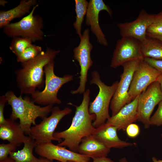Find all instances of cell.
I'll return each mask as SVG.
<instances>
[{
    "label": "cell",
    "mask_w": 162,
    "mask_h": 162,
    "mask_svg": "<svg viewBox=\"0 0 162 162\" xmlns=\"http://www.w3.org/2000/svg\"><path fill=\"white\" fill-rule=\"evenodd\" d=\"M155 16L154 14L141 10L134 21L117 24L120 35L122 37L132 38L141 43L144 42L147 37V30L153 22Z\"/></svg>",
    "instance_id": "obj_14"
},
{
    "label": "cell",
    "mask_w": 162,
    "mask_h": 162,
    "mask_svg": "<svg viewBox=\"0 0 162 162\" xmlns=\"http://www.w3.org/2000/svg\"><path fill=\"white\" fill-rule=\"evenodd\" d=\"M54 63L53 60L44 68L45 87L42 91L36 90L31 94L32 100L34 103L44 106L62 103L58 98V92L63 85L72 81L74 76L70 74L65 75L62 77L56 75L54 71Z\"/></svg>",
    "instance_id": "obj_5"
},
{
    "label": "cell",
    "mask_w": 162,
    "mask_h": 162,
    "mask_svg": "<svg viewBox=\"0 0 162 162\" xmlns=\"http://www.w3.org/2000/svg\"><path fill=\"white\" fill-rule=\"evenodd\" d=\"M162 101V91L157 81L151 84L138 96V121L146 129L150 126L151 115L155 106Z\"/></svg>",
    "instance_id": "obj_10"
},
{
    "label": "cell",
    "mask_w": 162,
    "mask_h": 162,
    "mask_svg": "<svg viewBox=\"0 0 162 162\" xmlns=\"http://www.w3.org/2000/svg\"><path fill=\"white\" fill-rule=\"evenodd\" d=\"M150 125L160 126L162 125V101L158 104V108L150 118Z\"/></svg>",
    "instance_id": "obj_28"
},
{
    "label": "cell",
    "mask_w": 162,
    "mask_h": 162,
    "mask_svg": "<svg viewBox=\"0 0 162 162\" xmlns=\"http://www.w3.org/2000/svg\"><path fill=\"white\" fill-rule=\"evenodd\" d=\"M72 112V109L68 107L61 110L58 106L53 107L49 117L43 119L39 124L31 127L29 136L34 139L37 144L52 140L61 142L62 141L54 137L55 130L61 120Z\"/></svg>",
    "instance_id": "obj_7"
},
{
    "label": "cell",
    "mask_w": 162,
    "mask_h": 162,
    "mask_svg": "<svg viewBox=\"0 0 162 162\" xmlns=\"http://www.w3.org/2000/svg\"><path fill=\"white\" fill-rule=\"evenodd\" d=\"M60 52L47 47L34 58L21 63L22 68L15 71L16 81L21 95L32 94L42 88L45 82L44 79L45 66L54 60Z\"/></svg>",
    "instance_id": "obj_2"
},
{
    "label": "cell",
    "mask_w": 162,
    "mask_h": 162,
    "mask_svg": "<svg viewBox=\"0 0 162 162\" xmlns=\"http://www.w3.org/2000/svg\"><path fill=\"white\" fill-rule=\"evenodd\" d=\"M7 102L4 95L0 97V124L4 123L6 121L4 116V110L5 103Z\"/></svg>",
    "instance_id": "obj_31"
},
{
    "label": "cell",
    "mask_w": 162,
    "mask_h": 162,
    "mask_svg": "<svg viewBox=\"0 0 162 162\" xmlns=\"http://www.w3.org/2000/svg\"><path fill=\"white\" fill-rule=\"evenodd\" d=\"M153 162H162V160H158L157 158L154 157H153L152 158Z\"/></svg>",
    "instance_id": "obj_36"
},
{
    "label": "cell",
    "mask_w": 162,
    "mask_h": 162,
    "mask_svg": "<svg viewBox=\"0 0 162 162\" xmlns=\"http://www.w3.org/2000/svg\"><path fill=\"white\" fill-rule=\"evenodd\" d=\"M8 3L7 1L4 0H1L0 1V5L2 6H5L6 4Z\"/></svg>",
    "instance_id": "obj_37"
},
{
    "label": "cell",
    "mask_w": 162,
    "mask_h": 162,
    "mask_svg": "<svg viewBox=\"0 0 162 162\" xmlns=\"http://www.w3.org/2000/svg\"><path fill=\"white\" fill-rule=\"evenodd\" d=\"M34 151L40 157L59 162H88L90 159L88 157L68 150L65 147L56 145L52 142L37 144Z\"/></svg>",
    "instance_id": "obj_13"
},
{
    "label": "cell",
    "mask_w": 162,
    "mask_h": 162,
    "mask_svg": "<svg viewBox=\"0 0 162 162\" xmlns=\"http://www.w3.org/2000/svg\"><path fill=\"white\" fill-rule=\"evenodd\" d=\"M110 149L105 146L93 134L82 140L78 149V153L92 159L107 157Z\"/></svg>",
    "instance_id": "obj_18"
},
{
    "label": "cell",
    "mask_w": 162,
    "mask_h": 162,
    "mask_svg": "<svg viewBox=\"0 0 162 162\" xmlns=\"http://www.w3.org/2000/svg\"><path fill=\"white\" fill-rule=\"evenodd\" d=\"M30 39L22 37L13 38L9 47L10 49L17 57L32 44Z\"/></svg>",
    "instance_id": "obj_24"
},
{
    "label": "cell",
    "mask_w": 162,
    "mask_h": 162,
    "mask_svg": "<svg viewBox=\"0 0 162 162\" xmlns=\"http://www.w3.org/2000/svg\"><path fill=\"white\" fill-rule=\"evenodd\" d=\"M117 128L105 123L95 128L93 134L109 148H122L132 146L133 143L121 140L118 137Z\"/></svg>",
    "instance_id": "obj_17"
},
{
    "label": "cell",
    "mask_w": 162,
    "mask_h": 162,
    "mask_svg": "<svg viewBox=\"0 0 162 162\" xmlns=\"http://www.w3.org/2000/svg\"><path fill=\"white\" fill-rule=\"evenodd\" d=\"M156 81L159 82L161 89L162 91V74H160L159 75Z\"/></svg>",
    "instance_id": "obj_34"
},
{
    "label": "cell",
    "mask_w": 162,
    "mask_h": 162,
    "mask_svg": "<svg viewBox=\"0 0 162 162\" xmlns=\"http://www.w3.org/2000/svg\"><path fill=\"white\" fill-rule=\"evenodd\" d=\"M147 35L151 37L162 36V10L155 14L153 22L147 30Z\"/></svg>",
    "instance_id": "obj_26"
},
{
    "label": "cell",
    "mask_w": 162,
    "mask_h": 162,
    "mask_svg": "<svg viewBox=\"0 0 162 162\" xmlns=\"http://www.w3.org/2000/svg\"><path fill=\"white\" fill-rule=\"evenodd\" d=\"M103 10L106 11L110 16H112L111 8L103 0H90L88 2L85 22L87 26L90 27V31L95 36L98 42L106 46L108 45V43L99 21V13Z\"/></svg>",
    "instance_id": "obj_15"
},
{
    "label": "cell",
    "mask_w": 162,
    "mask_h": 162,
    "mask_svg": "<svg viewBox=\"0 0 162 162\" xmlns=\"http://www.w3.org/2000/svg\"><path fill=\"white\" fill-rule=\"evenodd\" d=\"M141 43V51L144 58H149L162 60V41L147 36L146 39Z\"/></svg>",
    "instance_id": "obj_22"
},
{
    "label": "cell",
    "mask_w": 162,
    "mask_h": 162,
    "mask_svg": "<svg viewBox=\"0 0 162 162\" xmlns=\"http://www.w3.org/2000/svg\"><path fill=\"white\" fill-rule=\"evenodd\" d=\"M143 59L141 42L132 38L122 37L116 42L110 66L116 68L127 62Z\"/></svg>",
    "instance_id": "obj_11"
},
{
    "label": "cell",
    "mask_w": 162,
    "mask_h": 162,
    "mask_svg": "<svg viewBox=\"0 0 162 162\" xmlns=\"http://www.w3.org/2000/svg\"><path fill=\"white\" fill-rule=\"evenodd\" d=\"M93 161L89 162H114L107 157H103L92 158Z\"/></svg>",
    "instance_id": "obj_32"
},
{
    "label": "cell",
    "mask_w": 162,
    "mask_h": 162,
    "mask_svg": "<svg viewBox=\"0 0 162 162\" xmlns=\"http://www.w3.org/2000/svg\"><path fill=\"white\" fill-rule=\"evenodd\" d=\"M17 146L15 144L9 142L0 144V161L6 159L12 152L16 151Z\"/></svg>",
    "instance_id": "obj_27"
},
{
    "label": "cell",
    "mask_w": 162,
    "mask_h": 162,
    "mask_svg": "<svg viewBox=\"0 0 162 162\" xmlns=\"http://www.w3.org/2000/svg\"><path fill=\"white\" fill-rule=\"evenodd\" d=\"M143 60L160 74H162V60H156L149 58H144Z\"/></svg>",
    "instance_id": "obj_30"
},
{
    "label": "cell",
    "mask_w": 162,
    "mask_h": 162,
    "mask_svg": "<svg viewBox=\"0 0 162 162\" xmlns=\"http://www.w3.org/2000/svg\"><path fill=\"white\" fill-rule=\"evenodd\" d=\"M152 38H154L156 39H157L162 41V36H154V37H151Z\"/></svg>",
    "instance_id": "obj_39"
},
{
    "label": "cell",
    "mask_w": 162,
    "mask_h": 162,
    "mask_svg": "<svg viewBox=\"0 0 162 162\" xmlns=\"http://www.w3.org/2000/svg\"><path fill=\"white\" fill-rule=\"evenodd\" d=\"M37 4L36 0H21L15 8L7 10H0V27L3 28L13 20L29 14L31 9Z\"/></svg>",
    "instance_id": "obj_20"
},
{
    "label": "cell",
    "mask_w": 162,
    "mask_h": 162,
    "mask_svg": "<svg viewBox=\"0 0 162 162\" xmlns=\"http://www.w3.org/2000/svg\"><path fill=\"white\" fill-rule=\"evenodd\" d=\"M138 96L122 108L116 115L110 117L105 123L116 127L118 130L125 131L128 125L138 120Z\"/></svg>",
    "instance_id": "obj_16"
},
{
    "label": "cell",
    "mask_w": 162,
    "mask_h": 162,
    "mask_svg": "<svg viewBox=\"0 0 162 162\" xmlns=\"http://www.w3.org/2000/svg\"><path fill=\"white\" fill-rule=\"evenodd\" d=\"M90 30L88 28L84 31L80 38L79 45L73 50V58L78 62L80 68L79 86L76 90H72L70 93L73 95L83 94L86 90L88 70L92 66L93 62L91 58V53L93 46L90 41Z\"/></svg>",
    "instance_id": "obj_8"
},
{
    "label": "cell",
    "mask_w": 162,
    "mask_h": 162,
    "mask_svg": "<svg viewBox=\"0 0 162 162\" xmlns=\"http://www.w3.org/2000/svg\"><path fill=\"white\" fill-rule=\"evenodd\" d=\"M42 51L41 46L32 44L16 57L17 61L21 63L27 62L35 57Z\"/></svg>",
    "instance_id": "obj_25"
},
{
    "label": "cell",
    "mask_w": 162,
    "mask_h": 162,
    "mask_svg": "<svg viewBox=\"0 0 162 162\" xmlns=\"http://www.w3.org/2000/svg\"><path fill=\"white\" fill-rule=\"evenodd\" d=\"M119 162H128L126 158L124 157L119 159Z\"/></svg>",
    "instance_id": "obj_38"
},
{
    "label": "cell",
    "mask_w": 162,
    "mask_h": 162,
    "mask_svg": "<svg viewBox=\"0 0 162 162\" xmlns=\"http://www.w3.org/2000/svg\"><path fill=\"white\" fill-rule=\"evenodd\" d=\"M22 149L16 152H13L9 154V157L16 162H37L38 158L34 155L33 151L37 144L31 136L23 143Z\"/></svg>",
    "instance_id": "obj_21"
},
{
    "label": "cell",
    "mask_w": 162,
    "mask_h": 162,
    "mask_svg": "<svg viewBox=\"0 0 162 162\" xmlns=\"http://www.w3.org/2000/svg\"><path fill=\"white\" fill-rule=\"evenodd\" d=\"M91 74L92 78L90 83L97 86L99 91L95 99L90 103L88 110L90 114L95 115L93 125L94 128H97L104 124L110 117L109 114V107L118 81H116L110 86H107L101 80L98 71H92Z\"/></svg>",
    "instance_id": "obj_4"
},
{
    "label": "cell",
    "mask_w": 162,
    "mask_h": 162,
    "mask_svg": "<svg viewBox=\"0 0 162 162\" xmlns=\"http://www.w3.org/2000/svg\"><path fill=\"white\" fill-rule=\"evenodd\" d=\"M141 60L128 62L122 65L123 72L110 103L111 116L116 115L122 108L130 103L128 95L129 88L134 73Z\"/></svg>",
    "instance_id": "obj_9"
},
{
    "label": "cell",
    "mask_w": 162,
    "mask_h": 162,
    "mask_svg": "<svg viewBox=\"0 0 162 162\" xmlns=\"http://www.w3.org/2000/svg\"><path fill=\"white\" fill-rule=\"evenodd\" d=\"M125 131L127 135L131 138H135L139 134L140 129L138 125L132 123L128 126Z\"/></svg>",
    "instance_id": "obj_29"
},
{
    "label": "cell",
    "mask_w": 162,
    "mask_h": 162,
    "mask_svg": "<svg viewBox=\"0 0 162 162\" xmlns=\"http://www.w3.org/2000/svg\"><path fill=\"white\" fill-rule=\"evenodd\" d=\"M4 95L12 109L10 118L15 121L18 119L22 128L28 136L32 125H36V119L39 118L43 120L47 117L53 107L52 105L43 107L36 105L28 97L22 98L20 95L17 97L11 90Z\"/></svg>",
    "instance_id": "obj_3"
},
{
    "label": "cell",
    "mask_w": 162,
    "mask_h": 162,
    "mask_svg": "<svg viewBox=\"0 0 162 162\" xmlns=\"http://www.w3.org/2000/svg\"><path fill=\"white\" fill-rule=\"evenodd\" d=\"M25 135L20 123L11 118L6 119L5 122L0 124V138L7 140L20 146L28 139Z\"/></svg>",
    "instance_id": "obj_19"
},
{
    "label": "cell",
    "mask_w": 162,
    "mask_h": 162,
    "mask_svg": "<svg viewBox=\"0 0 162 162\" xmlns=\"http://www.w3.org/2000/svg\"><path fill=\"white\" fill-rule=\"evenodd\" d=\"M59 161L57 162H59ZM37 162H55L51 160H50L46 158L40 157L38 158Z\"/></svg>",
    "instance_id": "obj_33"
},
{
    "label": "cell",
    "mask_w": 162,
    "mask_h": 162,
    "mask_svg": "<svg viewBox=\"0 0 162 162\" xmlns=\"http://www.w3.org/2000/svg\"><path fill=\"white\" fill-rule=\"evenodd\" d=\"M90 93V90L87 89L83 94L81 104L79 106H75V114L69 128L54 133L55 138L62 141L58 146L68 147L70 150L78 153L79 146L82 139L93 134L95 128L92 122L96 116L89 112Z\"/></svg>",
    "instance_id": "obj_1"
},
{
    "label": "cell",
    "mask_w": 162,
    "mask_h": 162,
    "mask_svg": "<svg viewBox=\"0 0 162 162\" xmlns=\"http://www.w3.org/2000/svg\"><path fill=\"white\" fill-rule=\"evenodd\" d=\"M76 20L73 26L77 34L80 38L82 36V24L86 15L88 2L86 0H75Z\"/></svg>",
    "instance_id": "obj_23"
},
{
    "label": "cell",
    "mask_w": 162,
    "mask_h": 162,
    "mask_svg": "<svg viewBox=\"0 0 162 162\" xmlns=\"http://www.w3.org/2000/svg\"><path fill=\"white\" fill-rule=\"evenodd\" d=\"M161 137H162V134H161Z\"/></svg>",
    "instance_id": "obj_41"
},
{
    "label": "cell",
    "mask_w": 162,
    "mask_h": 162,
    "mask_svg": "<svg viewBox=\"0 0 162 162\" xmlns=\"http://www.w3.org/2000/svg\"><path fill=\"white\" fill-rule=\"evenodd\" d=\"M67 162H76L73 161H68Z\"/></svg>",
    "instance_id": "obj_40"
},
{
    "label": "cell",
    "mask_w": 162,
    "mask_h": 162,
    "mask_svg": "<svg viewBox=\"0 0 162 162\" xmlns=\"http://www.w3.org/2000/svg\"><path fill=\"white\" fill-rule=\"evenodd\" d=\"M39 6L37 4L31 12L19 21L10 23L4 28L3 32L10 37H20L30 39L32 42L43 39L44 33L42 30L44 23L41 17L34 15V12Z\"/></svg>",
    "instance_id": "obj_6"
},
{
    "label": "cell",
    "mask_w": 162,
    "mask_h": 162,
    "mask_svg": "<svg viewBox=\"0 0 162 162\" xmlns=\"http://www.w3.org/2000/svg\"><path fill=\"white\" fill-rule=\"evenodd\" d=\"M0 162H16V161L9 157L4 160L0 161Z\"/></svg>",
    "instance_id": "obj_35"
},
{
    "label": "cell",
    "mask_w": 162,
    "mask_h": 162,
    "mask_svg": "<svg viewBox=\"0 0 162 162\" xmlns=\"http://www.w3.org/2000/svg\"></svg>",
    "instance_id": "obj_42"
},
{
    "label": "cell",
    "mask_w": 162,
    "mask_h": 162,
    "mask_svg": "<svg viewBox=\"0 0 162 162\" xmlns=\"http://www.w3.org/2000/svg\"><path fill=\"white\" fill-rule=\"evenodd\" d=\"M160 73L143 59L141 60L133 74L128 91L130 102L156 81Z\"/></svg>",
    "instance_id": "obj_12"
}]
</instances>
